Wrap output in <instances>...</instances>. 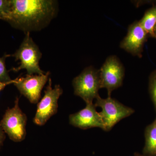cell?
I'll use <instances>...</instances> for the list:
<instances>
[{"instance_id":"1","label":"cell","mask_w":156,"mask_h":156,"mask_svg":"<svg viewBox=\"0 0 156 156\" xmlns=\"http://www.w3.org/2000/svg\"><path fill=\"white\" fill-rule=\"evenodd\" d=\"M57 1L11 0L5 21L25 34L41 30L48 26L58 13Z\"/></svg>"},{"instance_id":"2","label":"cell","mask_w":156,"mask_h":156,"mask_svg":"<svg viewBox=\"0 0 156 156\" xmlns=\"http://www.w3.org/2000/svg\"><path fill=\"white\" fill-rule=\"evenodd\" d=\"M42 56L38 46L30 37V33H27L19 48L13 54H9V57H14L15 61H20L19 66L12 68L11 70L18 72L20 70L24 69L28 75L44 74L46 73L39 66V62Z\"/></svg>"},{"instance_id":"3","label":"cell","mask_w":156,"mask_h":156,"mask_svg":"<svg viewBox=\"0 0 156 156\" xmlns=\"http://www.w3.org/2000/svg\"><path fill=\"white\" fill-rule=\"evenodd\" d=\"M73 86L75 95L81 98L86 104L93 103L101 89L99 70L91 66L86 68L73 80Z\"/></svg>"},{"instance_id":"4","label":"cell","mask_w":156,"mask_h":156,"mask_svg":"<svg viewBox=\"0 0 156 156\" xmlns=\"http://www.w3.org/2000/svg\"><path fill=\"white\" fill-rule=\"evenodd\" d=\"M27 117L20 108L17 97L14 106L8 108L3 116L0 125L5 133L14 142H21L26 136Z\"/></svg>"},{"instance_id":"5","label":"cell","mask_w":156,"mask_h":156,"mask_svg":"<svg viewBox=\"0 0 156 156\" xmlns=\"http://www.w3.org/2000/svg\"><path fill=\"white\" fill-rule=\"evenodd\" d=\"M95 99V106L101 109L99 113L104 123L105 131H110L117 123L134 113L133 109L124 105L111 97L103 98L99 95Z\"/></svg>"},{"instance_id":"6","label":"cell","mask_w":156,"mask_h":156,"mask_svg":"<svg viewBox=\"0 0 156 156\" xmlns=\"http://www.w3.org/2000/svg\"><path fill=\"white\" fill-rule=\"evenodd\" d=\"M44 91V94L38 102L34 122L39 126L46 124L51 117L56 114L58 111V99L63 93V90L59 85L53 88L51 78Z\"/></svg>"},{"instance_id":"7","label":"cell","mask_w":156,"mask_h":156,"mask_svg":"<svg viewBox=\"0 0 156 156\" xmlns=\"http://www.w3.org/2000/svg\"><path fill=\"white\" fill-rule=\"evenodd\" d=\"M101 89L105 88L108 97L113 91L122 85L125 69L119 59L115 55L108 56L99 70Z\"/></svg>"},{"instance_id":"8","label":"cell","mask_w":156,"mask_h":156,"mask_svg":"<svg viewBox=\"0 0 156 156\" xmlns=\"http://www.w3.org/2000/svg\"><path fill=\"white\" fill-rule=\"evenodd\" d=\"M50 72L43 75H26L15 79L14 85L21 95L31 103L36 104L41 97L42 90L49 80Z\"/></svg>"},{"instance_id":"9","label":"cell","mask_w":156,"mask_h":156,"mask_svg":"<svg viewBox=\"0 0 156 156\" xmlns=\"http://www.w3.org/2000/svg\"><path fill=\"white\" fill-rule=\"evenodd\" d=\"M85 108L69 116V123L74 127L81 129L99 128L105 131L102 118L96 111L93 103L86 104Z\"/></svg>"},{"instance_id":"10","label":"cell","mask_w":156,"mask_h":156,"mask_svg":"<svg viewBox=\"0 0 156 156\" xmlns=\"http://www.w3.org/2000/svg\"><path fill=\"white\" fill-rule=\"evenodd\" d=\"M147 35L139 21H135L129 26L127 35L121 42L120 48L134 56L141 57Z\"/></svg>"},{"instance_id":"11","label":"cell","mask_w":156,"mask_h":156,"mask_svg":"<svg viewBox=\"0 0 156 156\" xmlns=\"http://www.w3.org/2000/svg\"><path fill=\"white\" fill-rule=\"evenodd\" d=\"M145 138L144 154L156 156V118L153 122L148 126L146 128Z\"/></svg>"},{"instance_id":"12","label":"cell","mask_w":156,"mask_h":156,"mask_svg":"<svg viewBox=\"0 0 156 156\" xmlns=\"http://www.w3.org/2000/svg\"><path fill=\"white\" fill-rule=\"evenodd\" d=\"M139 22L148 35L155 38L154 30L156 24V5L148 9Z\"/></svg>"},{"instance_id":"13","label":"cell","mask_w":156,"mask_h":156,"mask_svg":"<svg viewBox=\"0 0 156 156\" xmlns=\"http://www.w3.org/2000/svg\"><path fill=\"white\" fill-rule=\"evenodd\" d=\"M9 57V54H5L2 57H0V82H9L13 80H11L6 68V58Z\"/></svg>"},{"instance_id":"14","label":"cell","mask_w":156,"mask_h":156,"mask_svg":"<svg viewBox=\"0 0 156 156\" xmlns=\"http://www.w3.org/2000/svg\"><path fill=\"white\" fill-rule=\"evenodd\" d=\"M149 92L156 112V70L151 74L150 77Z\"/></svg>"},{"instance_id":"15","label":"cell","mask_w":156,"mask_h":156,"mask_svg":"<svg viewBox=\"0 0 156 156\" xmlns=\"http://www.w3.org/2000/svg\"><path fill=\"white\" fill-rule=\"evenodd\" d=\"M11 5V0H0V20H5Z\"/></svg>"},{"instance_id":"16","label":"cell","mask_w":156,"mask_h":156,"mask_svg":"<svg viewBox=\"0 0 156 156\" xmlns=\"http://www.w3.org/2000/svg\"><path fill=\"white\" fill-rule=\"evenodd\" d=\"M5 133L3 131L2 128L0 125V148L2 147L4 144V141L5 139Z\"/></svg>"},{"instance_id":"17","label":"cell","mask_w":156,"mask_h":156,"mask_svg":"<svg viewBox=\"0 0 156 156\" xmlns=\"http://www.w3.org/2000/svg\"><path fill=\"white\" fill-rule=\"evenodd\" d=\"M15 81V80H14L11 81V82H0V92L5 89L8 85L11 84H14Z\"/></svg>"},{"instance_id":"18","label":"cell","mask_w":156,"mask_h":156,"mask_svg":"<svg viewBox=\"0 0 156 156\" xmlns=\"http://www.w3.org/2000/svg\"><path fill=\"white\" fill-rule=\"evenodd\" d=\"M134 156H150L146 155L144 154H141L138 153H134Z\"/></svg>"},{"instance_id":"19","label":"cell","mask_w":156,"mask_h":156,"mask_svg":"<svg viewBox=\"0 0 156 156\" xmlns=\"http://www.w3.org/2000/svg\"><path fill=\"white\" fill-rule=\"evenodd\" d=\"M154 32L155 36V38H156V24L154 28Z\"/></svg>"}]
</instances>
